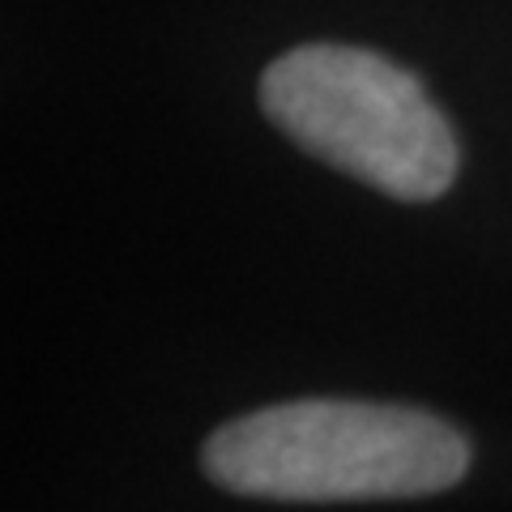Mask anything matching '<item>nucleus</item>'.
<instances>
[{
	"label": "nucleus",
	"instance_id": "obj_1",
	"mask_svg": "<svg viewBox=\"0 0 512 512\" xmlns=\"http://www.w3.org/2000/svg\"><path fill=\"white\" fill-rule=\"evenodd\" d=\"M470 444L427 410L376 402H286L244 414L205 440L222 491L282 504L414 500L461 483Z\"/></svg>",
	"mask_w": 512,
	"mask_h": 512
},
{
	"label": "nucleus",
	"instance_id": "obj_2",
	"mask_svg": "<svg viewBox=\"0 0 512 512\" xmlns=\"http://www.w3.org/2000/svg\"><path fill=\"white\" fill-rule=\"evenodd\" d=\"M261 103L320 163L397 201H431L457 175V137L427 90L363 47H295L265 69Z\"/></svg>",
	"mask_w": 512,
	"mask_h": 512
}]
</instances>
